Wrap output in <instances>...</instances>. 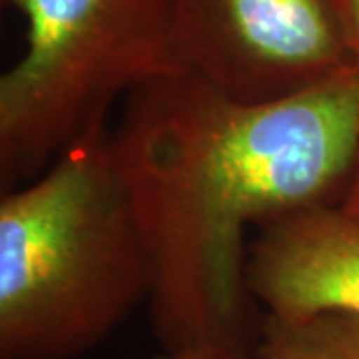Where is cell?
<instances>
[{
	"instance_id": "obj_1",
	"label": "cell",
	"mask_w": 359,
	"mask_h": 359,
	"mask_svg": "<svg viewBox=\"0 0 359 359\" xmlns=\"http://www.w3.org/2000/svg\"><path fill=\"white\" fill-rule=\"evenodd\" d=\"M359 138V70L276 104L233 102L190 72L144 84L110 130L150 269L162 351L248 355L264 313L245 282V230L332 202Z\"/></svg>"
},
{
	"instance_id": "obj_2",
	"label": "cell",
	"mask_w": 359,
	"mask_h": 359,
	"mask_svg": "<svg viewBox=\"0 0 359 359\" xmlns=\"http://www.w3.org/2000/svg\"><path fill=\"white\" fill-rule=\"evenodd\" d=\"M110 130L0 200V359H76L148 302Z\"/></svg>"
},
{
	"instance_id": "obj_3",
	"label": "cell",
	"mask_w": 359,
	"mask_h": 359,
	"mask_svg": "<svg viewBox=\"0 0 359 359\" xmlns=\"http://www.w3.org/2000/svg\"><path fill=\"white\" fill-rule=\"evenodd\" d=\"M26 52L0 78V180L32 182L80 142L108 130L130 92L186 72L174 0H13Z\"/></svg>"
},
{
	"instance_id": "obj_4",
	"label": "cell",
	"mask_w": 359,
	"mask_h": 359,
	"mask_svg": "<svg viewBox=\"0 0 359 359\" xmlns=\"http://www.w3.org/2000/svg\"><path fill=\"white\" fill-rule=\"evenodd\" d=\"M180 65L248 106L359 70L337 0H174Z\"/></svg>"
},
{
	"instance_id": "obj_5",
	"label": "cell",
	"mask_w": 359,
	"mask_h": 359,
	"mask_svg": "<svg viewBox=\"0 0 359 359\" xmlns=\"http://www.w3.org/2000/svg\"><path fill=\"white\" fill-rule=\"evenodd\" d=\"M245 282L273 320L359 318V219L321 202L262 224L248 245Z\"/></svg>"
},
{
	"instance_id": "obj_6",
	"label": "cell",
	"mask_w": 359,
	"mask_h": 359,
	"mask_svg": "<svg viewBox=\"0 0 359 359\" xmlns=\"http://www.w3.org/2000/svg\"><path fill=\"white\" fill-rule=\"evenodd\" d=\"M259 359H359V318L325 313L304 321L264 316Z\"/></svg>"
},
{
	"instance_id": "obj_7",
	"label": "cell",
	"mask_w": 359,
	"mask_h": 359,
	"mask_svg": "<svg viewBox=\"0 0 359 359\" xmlns=\"http://www.w3.org/2000/svg\"><path fill=\"white\" fill-rule=\"evenodd\" d=\"M337 6H339L341 18L346 22L349 42H351V48H353V54H355L359 65V0H337Z\"/></svg>"
},
{
	"instance_id": "obj_8",
	"label": "cell",
	"mask_w": 359,
	"mask_h": 359,
	"mask_svg": "<svg viewBox=\"0 0 359 359\" xmlns=\"http://www.w3.org/2000/svg\"><path fill=\"white\" fill-rule=\"evenodd\" d=\"M339 208L347 212L349 216L359 219V138H358V152H355V162L351 168V176L347 182L344 196H341V202Z\"/></svg>"
},
{
	"instance_id": "obj_9",
	"label": "cell",
	"mask_w": 359,
	"mask_h": 359,
	"mask_svg": "<svg viewBox=\"0 0 359 359\" xmlns=\"http://www.w3.org/2000/svg\"><path fill=\"white\" fill-rule=\"evenodd\" d=\"M148 359H248V355L216 351V349H194V351H160L158 355Z\"/></svg>"
}]
</instances>
